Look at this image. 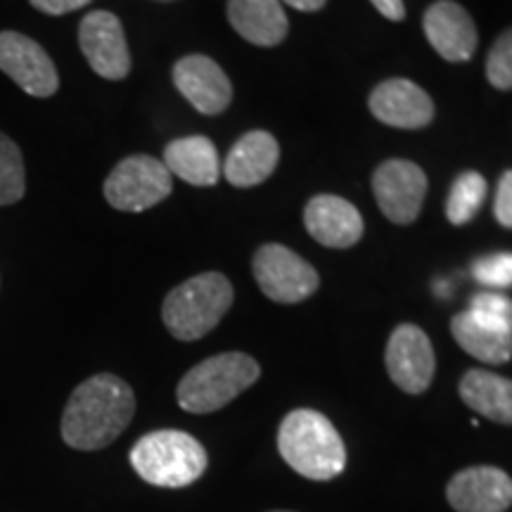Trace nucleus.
Masks as SVG:
<instances>
[{
	"mask_svg": "<svg viewBox=\"0 0 512 512\" xmlns=\"http://www.w3.org/2000/svg\"><path fill=\"white\" fill-rule=\"evenodd\" d=\"M136 413L133 389L112 373L81 382L69 396L62 415V439L76 451L110 446L131 425Z\"/></svg>",
	"mask_w": 512,
	"mask_h": 512,
	"instance_id": "nucleus-1",
	"label": "nucleus"
},
{
	"mask_svg": "<svg viewBox=\"0 0 512 512\" xmlns=\"http://www.w3.org/2000/svg\"><path fill=\"white\" fill-rule=\"evenodd\" d=\"M278 451L294 472L313 482H328L347 467V446L323 413L297 408L278 430Z\"/></svg>",
	"mask_w": 512,
	"mask_h": 512,
	"instance_id": "nucleus-2",
	"label": "nucleus"
},
{
	"mask_svg": "<svg viewBox=\"0 0 512 512\" xmlns=\"http://www.w3.org/2000/svg\"><path fill=\"white\" fill-rule=\"evenodd\" d=\"M261 368L249 354L226 351L204 358L178 382L176 399L183 411L204 415L221 411L259 380Z\"/></svg>",
	"mask_w": 512,
	"mask_h": 512,
	"instance_id": "nucleus-3",
	"label": "nucleus"
},
{
	"mask_svg": "<svg viewBox=\"0 0 512 512\" xmlns=\"http://www.w3.org/2000/svg\"><path fill=\"white\" fill-rule=\"evenodd\" d=\"M233 306V285L223 273L192 275L166 294L162 320L181 342L209 335Z\"/></svg>",
	"mask_w": 512,
	"mask_h": 512,
	"instance_id": "nucleus-4",
	"label": "nucleus"
},
{
	"mask_svg": "<svg viewBox=\"0 0 512 512\" xmlns=\"http://www.w3.org/2000/svg\"><path fill=\"white\" fill-rule=\"evenodd\" d=\"M131 465L147 484L162 489H183L204 475L209 458L192 434L157 430L136 441V446L131 448Z\"/></svg>",
	"mask_w": 512,
	"mask_h": 512,
	"instance_id": "nucleus-5",
	"label": "nucleus"
},
{
	"mask_svg": "<svg viewBox=\"0 0 512 512\" xmlns=\"http://www.w3.org/2000/svg\"><path fill=\"white\" fill-rule=\"evenodd\" d=\"M174 190V176L164 162L150 155H131L114 166L105 181V200L110 207L140 214L157 207Z\"/></svg>",
	"mask_w": 512,
	"mask_h": 512,
	"instance_id": "nucleus-6",
	"label": "nucleus"
},
{
	"mask_svg": "<svg viewBox=\"0 0 512 512\" xmlns=\"http://www.w3.org/2000/svg\"><path fill=\"white\" fill-rule=\"evenodd\" d=\"M254 275L271 302L299 304L318 290V273L309 261L283 245H264L254 256Z\"/></svg>",
	"mask_w": 512,
	"mask_h": 512,
	"instance_id": "nucleus-7",
	"label": "nucleus"
},
{
	"mask_svg": "<svg viewBox=\"0 0 512 512\" xmlns=\"http://www.w3.org/2000/svg\"><path fill=\"white\" fill-rule=\"evenodd\" d=\"M0 72L31 98H53L60 74L41 43L19 31H0Z\"/></svg>",
	"mask_w": 512,
	"mask_h": 512,
	"instance_id": "nucleus-8",
	"label": "nucleus"
},
{
	"mask_svg": "<svg viewBox=\"0 0 512 512\" xmlns=\"http://www.w3.org/2000/svg\"><path fill=\"white\" fill-rule=\"evenodd\" d=\"M79 46L86 62L102 79L121 81L131 72L126 34L121 19L114 12H88L79 24Z\"/></svg>",
	"mask_w": 512,
	"mask_h": 512,
	"instance_id": "nucleus-9",
	"label": "nucleus"
},
{
	"mask_svg": "<svg viewBox=\"0 0 512 512\" xmlns=\"http://www.w3.org/2000/svg\"><path fill=\"white\" fill-rule=\"evenodd\" d=\"M375 200L392 223L408 226L418 219L427 192V176L408 159H389L373 176Z\"/></svg>",
	"mask_w": 512,
	"mask_h": 512,
	"instance_id": "nucleus-10",
	"label": "nucleus"
},
{
	"mask_svg": "<svg viewBox=\"0 0 512 512\" xmlns=\"http://www.w3.org/2000/svg\"><path fill=\"white\" fill-rule=\"evenodd\" d=\"M384 363L396 387L406 394L427 392L437 370V356L430 337L413 323H403L392 332Z\"/></svg>",
	"mask_w": 512,
	"mask_h": 512,
	"instance_id": "nucleus-11",
	"label": "nucleus"
},
{
	"mask_svg": "<svg viewBox=\"0 0 512 512\" xmlns=\"http://www.w3.org/2000/svg\"><path fill=\"white\" fill-rule=\"evenodd\" d=\"M446 498L456 512H505L512 505V479L501 467H465L451 477Z\"/></svg>",
	"mask_w": 512,
	"mask_h": 512,
	"instance_id": "nucleus-12",
	"label": "nucleus"
},
{
	"mask_svg": "<svg viewBox=\"0 0 512 512\" xmlns=\"http://www.w3.org/2000/svg\"><path fill=\"white\" fill-rule=\"evenodd\" d=\"M174 83L197 112L214 117L233 100V86L223 69L207 55H185L174 64Z\"/></svg>",
	"mask_w": 512,
	"mask_h": 512,
	"instance_id": "nucleus-13",
	"label": "nucleus"
},
{
	"mask_svg": "<svg viewBox=\"0 0 512 512\" xmlns=\"http://www.w3.org/2000/svg\"><path fill=\"white\" fill-rule=\"evenodd\" d=\"M427 41L448 62H467L477 50V29L465 8L453 0H439L422 19Z\"/></svg>",
	"mask_w": 512,
	"mask_h": 512,
	"instance_id": "nucleus-14",
	"label": "nucleus"
},
{
	"mask_svg": "<svg viewBox=\"0 0 512 512\" xmlns=\"http://www.w3.org/2000/svg\"><path fill=\"white\" fill-rule=\"evenodd\" d=\"M370 112L394 128H422L434 119V102L418 83L389 79L370 93Z\"/></svg>",
	"mask_w": 512,
	"mask_h": 512,
	"instance_id": "nucleus-15",
	"label": "nucleus"
},
{
	"mask_svg": "<svg viewBox=\"0 0 512 512\" xmlns=\"http://www.w3.org/2000/svg\"><path fill=\"white\" fill-rule=\"evenodd\" d=\"M304 226L313 240L332 249L354 247L363 235L361 211L337 195H318L309 200Z\"/></svg>",
	"mask_w": 512,
	"mask_h": 512,
	"instance_id": "nucleus-16",
	"label": "nucleus"
},
{
	"mask_svg": "<svg viewBox=\"0 0 512 512\" xmlns=\"http://www.w3.org/2000/svg\"><path fill=\"white\" fill-rule=\"evenodd\" d=\"M280 159V147L268 131H249L233 145L223 164V176L235 188H254L273 174Z\"/></svg>",
	"mask_w": 512,
	"mask_h": 512,
	"instance_id": "nucleus-17",
	"label": "nucleus"
},
{
	"mask_svg": "<svg viewBox=\"0 0 512 512\" xmlns=\"http://www.w3.org/2000/svg\"><path fill=\"white\" fill-rule=\"evenodd\" d=\"M228 22L245 41L261 48L278 46L287 36L280 0H228Z\"/></svg>",
	"mask_w": 512,
	"mask_h": 512,
	"instance_id": "nucleus-18",
	"label": "nucleus"
},
{
	"mask_svg": "<svg viewBox=\"0 0 512 512\" xmlns=\"http://www.w3.org/2000/svg\"><path fill=\"white\" fill-rule=\"evenodd\" d=\"M164 166L171 171V176H178L197 188H209L221 178L219 152L207 136L171 140L164 150Z\"/></svg>",
	"mask_w": 512,
	"mask_h": 512,
	"instance_id": "nucleus-19",
	"label": "nucleus"
},
{
	"mask_svg": "<svg viewBox=\"0 0 512 512\" xmlns=\"http://www.w3.org/2000/svg\"><path fill=\"white\" fill-rule=\"evenodd\" d=\"M460 399L484 418L512 425V380L489 370H467L460 380Z\"/></svg>",
	"mask_w": 512,
	"mask_h": 512,
	"instance_id": "nucleus-20",
	"label": "nucleus"
},
{
	"mask_svg": "<svg viewBox=\"0 0 512 512\" xmlns=\"http://www.w3.org/2000/svg\"><path fill=\"white\" fill-rule=\"evenodd\" d=\"M453 339L458 342L460 349L467 354L479 358V361L489 363V366H503L512 358V335L486 325L484 320L472 316L470 311L458 313L451 320Z\"/></svg>",
	"mask_w": 512,
	"mask_h": 512,
	"instance_id": "nucleus-21",
	"label": "nucleus"
},
{
	"mask_svg": "<svg viewBox=\"0 0 512 512\" xmlns=\"http://www.w3.org/2000/svg\"><path fill=\"white\" fill-rule=\"evenodd\" d=\"M486 197V181L477 171H465L456 178L451 192H448L446 216L453 226H465L475 219V214L482 209Z\"/></svg>",
	"mask_w": 512,
	"mask_h": 512,
	"instance_id": "nucleus-22",
	"label": "nucleus"
},
{
	"mask_svg": "<svg viewBox=\"0 0 512 512\" xmlns=\"http://www.w3.org/2000/svg\"><path fill=\"white\" fill-rule=\"evenodd\" d=\"M27 192V169L19 145L0 131V207L19 202Z\"/></svg>",
	"mask_w": 512,
	"mask_h": 512,
	"instance_id": "nucleus-23",
	"label": "nucleus"
},
{
	"mask_svg": "<svg viewBox=\"0 0 512 512\" xmlns=\"http://www.w3.org/2000/svg\"><path fill=\"white\" fill-rule=\"evenodd\" d=\"M467 311L484 320L486 325H494V328L512 335V299L503 297V294L479 292L470 299V309Z\"/></svg>",
	"mask_w": 512,
	"mask_h": 512,
	"instance_id": "nucleus-24",
	"label": "nucleus"
},
{
	"mask_svg": "<svg viewBox=\"0 0 512 512\" xmlns=\"http://www.w3.org/2000/svg\"><path fill=\"white\" fill-rule=\"evenodd\" d=\"M486 76L498 91L512 88V29L498 36V41L491 46L486 57Z\"/></svg>",
	"mask_w": 512,
	"mask_h": 512,
	"instance_id": "nucleus-25",
	"label": "nucleus"
},
{
	"mask_svg": "<svg viewBox=\"0 0 512 512\" xmlns=\"http://www.w3.org/2000/svg\"><path fill=\"white\" fill-rule=\"evenodd\" d=\"M472 275L477 283L484 287H494V290H503V287H512V254H489L482 256L475 266H472Z\"/></svg>",
	"mask_w": 512,
	"mask_h": 512,
	"instance_id": "nucleus-26",
	"label": "nucleus"
},
{
	"mask_svg": "<svg viewBox=\"0 0 512 512\" xmlns=\"http://www.w3.org/2000/svg\"><path fill=\"white\" fill-rule=\"evenodd\" d=\"M494 214L501 226L512 228V169L505 171L501 181H498Z\"/></svg>",
	"mask_w": 512,
	"mask_h": 512,
	"instance_id": "nucleus-27",
	"label": "nucleus"
},
{
	"mask_svg": "<svg viewBox=\"0 0 512 512\" xmlns=\"http://www.w3.org/2000/svg\"><path fill=\"white\" fill-rule=\"evenodd\" d=\"M31 8H36L38 12L50 17H62L69 15V12H76L86 5H91L93 0H29Z\"/></svg>",
	"mask_w": 512,
	"mask_h": 512,
	"instance_id": "nucleus-28",
	"label": "nucleus"
},
{
	"mask_svg": "<svg viewBox=\"0 0 512 512\" xmlns=\"http://www.w3.org/2000/svg\"><path fill=\"white\" fill-rule=\"evenodd\" d=\"M375 5L377 12L382 17L392 19V22H401L406 17V8H403V0H370Z\"/></svg>",
	"mask_w": 512,
	"mask_h": 512,
	"instance_id": "nucleus-29",
	"label": "nucleus"
},
{
	"mask_svg": "<svg viewBox=\"0 0 512 512\" xmlns=\"http://www.w3.org/2000/svg\"><path fill=\"white\" fill-rule=\"evenodd\" d=\"M283 3L290 5L294 10H302V12H318L323 8L328 0H283Z\"/></svg>",
	"mask_w": 512,
	"mask_h": 512,
	"instance_id": "nucleus-30",
	"label": "nucleus"
},
{
	"mask_svg": "<svg viewBox=\"0 0 512 512\" xmlns=\"http://www.w3.org/2000/svg\"><path fill=\"white\" fill-rule=\"evenodd\" d=\"M273 512H290V510H273Z\"/></svg>",
	"mask_w": 512,
	"mask_h": 512,
	"instance_id": "nucleus-31",
	"label": "nucleus"
}]
</instances>
